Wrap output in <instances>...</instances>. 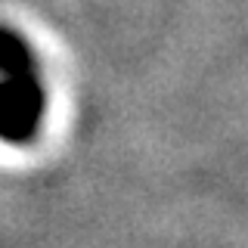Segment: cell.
I'll return each instance as SVG.
<instances>
[{"label":"cell","mask_w":248,"mask_h":248,"mask_svg":"<svg viewBox=\"0 0 248 248\" xmlns=\"http://www.w3.org/2000/svg\"><path fill=\"white\" fill-rule=\"evenodd\" d=\"M0 75L3 78H31L37 75L31 46L13 28L0 25Z\"/></svg>","instance_id":"cell-2"},{"label":"cell","mask_w":248,"mask_h":248,"mask_svg":"<svg viewBox=\"0 0 248 248\" xmlns=\"http://www.w3.org/2000/svg\"><path fill=\"white\" fill-rule=\"evenodd\" d=\"M44 108H46V96L37 75L0 78V140L31 143L37 127H41Z\"/></svg>","instance_id":"cell-1"}]
</instances>
